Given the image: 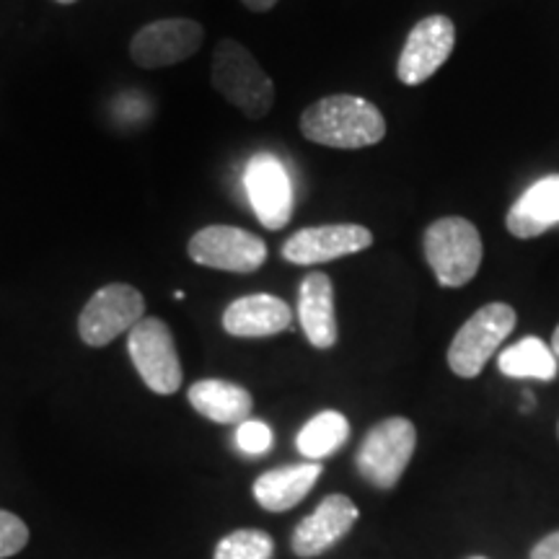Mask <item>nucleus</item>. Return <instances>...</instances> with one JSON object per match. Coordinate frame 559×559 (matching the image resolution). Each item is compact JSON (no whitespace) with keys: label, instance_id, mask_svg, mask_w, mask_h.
<instances>
[{"label":"nucleus","instance_id":"14","mask_svg":"<svg viewBox=\"0 0 559 559\" xmlns=\"http://www.w3.org/2000/svg\"><path fill=\"white\" fill-rule=\"evenodd\" d=\"M290 306L283 298L267 296V293L243 296L228 304V309L223 311V330L230 337L241 340L272 337V334L290 330Z\"/></svg>","mask_w":559,"mask_h":559},{"label":"nucleus","instance_id":"7","mask_svg":"<svg viewBox=\"0 0 559 559\" xmlns=\"http://www.w3.org/2000/svg\"><path fill=\"white\" fill-rule=\"evenodd\" d=\"M145 298L128 283H109L88 298L79 317V334L88 347H107L143 319Z\"/></svg>","mask_w":559,"mask_h":559},{"label":"nucleus","instance_id":"13","mask_svg":"<svg viewBox=\"0 0 559 559\" xmlns=\"http://www.w3.org/2000/svg\"><path fill=\"white\" fill-rule=\"evenodd\" d=\"M360 510L347 495H326L311 515H306L293 531L290 547L296 557L311 559L324 555L334 544L347 536V531L358 523Z\"/></svg>","mask_w":559,"mask_h":559},{"label":"nucleus","instance_id":"28","mask_svg":"<svg viewBox=\"0 0 559 559\" xmlns=\"http://www.w3.org/2000/svg\"><path fill=\"white\" fill-rule=\"evenodd\" d=\"M469 559H487V557H479V555H477V557H469Z\"/></svg>","mask_w":559,"mask_h":559},{"label":"nucleus","instance_id":"21","mask_svg":"<svg viewBox=\"0 0 559 559\" xmlns=\"http://www.w3.org/2000/svg\"><path fill=\"white\" fill-rule=\"evenodd\" d=\"M272 555H275V542L267 531L239 528L223 536L213 559H272Z\"/></svg>","mask_w":559,"mask_h":559},{"label":"nucleus","instance_id":"22","mask_svg":"<svg viewBox=\"0 0 559 559\" xmlns=\"http://www.w3.org/2000/svg\"><path fill=\"white\" fill-rule=\"evenodd\" d=\"M275 443V436H272L270 425L260 423V419H247V423L239 425L236 430V445L247 453V456H262L267 453Z\"/></svg>","mask_w":559,"mask_h":559},{"label":"nucleus","instance_id":"6","mask_svg":"<svg viewBox=\"0 0 559 559\" xmlns=\"http://www.w3.org/2000/svg\"><path fill=\"white\" fill-rule=\"evenodd\" d=\"M132 366L153 394L171 396L181 386V360L177 342L164 319L143 317L128 332Z\"/></svg>","mask_w":559,"mask_h":559},{"label":"nucleus","instance_id":"17","mask_svg":"<svg viewBox=\"0 0 559 559\" xmlns=\"http://www.w3.org/2000/svg\"><path fill=\"white\" fill-rule=\"evenodd\" d=\"M321 477L319 461H306V464H290L270 469L254 481V500L270 513H285L296 508L306 495L311 492Z\"/></svg>","mask_w":559,"mask_h":559},{"label":"nucleus","instance_id":"26","mask_svg":"<svg viewBox=\"0 0 559 559\" xmlns=\"http://www.w3.org/2000/svg\"><path fill=\"white\" fill-rule=\"evenodd\" d=\"M551 353H555V358H557V362H559V326L555 330V334H551Z\"/></svg>","mask_w":559,"mask_h":559},{"label":"nucleus","instance_id":"27","mask_svg":"<svg viewBox=\"0 0 559 559\" xmlns=\"http://www.w3.org/2000/svg\"><path fill=\"white\" fill-rule=\"evenodd\" d=\"M60 5H70V3H75V0H58Z\"/></svg>","mask_w":559,"mask_h":559},{"label":"nucleus","instance_id":"15","mask_svg":"<svg viewBox=\"0 0 559 559\" xmlns=\"http://www.w3.org/2000/svg\"><path fill=\"white\" fill-rule=\"evenodd\" d=\"M298 319L306 340L317 349L337 345V313H334V285L324 272L304 277L298 293Z\"/></svg>","mask_w":559,"mask_h":559},{"label":"nucleus","instance_id":"12","mask_svg":"<svg viewBox=\"0 0 559 559\" xmlns=\"http://www.w3.org/2000/svg\"><path fill=\"white\" fill-rule=\"evenodd\" d=\"M249 202L264 228L280 230L293 218V181L283 164L270 153H260L249 160L243 171Z\"/></svg>","mask_w":559,"mask_h":559},{"label":"nucleus","instance_id":"16","mask_svg":"<svg viewBox=\"0 0 559 559\" xmlns=\"http://www.w3.org/2000/svg\"><path fill=\"white\" fill-rule=\"evenodd\" d=\"M559 223V177L539 179L508 210L506 228L515 239H536Z\"/></svg>","mask_w":559,"mask_h":559},{"label":"nucleus","instance_id":"8","mask_svg":"<svg viewBox=\"0 0 559 559\" xmlns=\"http://www.w3.org/2000/svg\"><path fill=\"white\" fill-rule=\"evenodd\" d=\"M187 254L200 267L251 275L267 262V243L236 226H205L187 243Z\"/></svg>","mask_w":559,"mask_h":559},{"label":"nucleus","instance_id":"3","mask_svg":"<svg viewBox=\"0 0 559 559\" xmlns=\"http://www.w3.org/2000/svg\"><path fill=\"white\" fill-rule=\"evenodd\" d=\"M425 260L443 288H464L481 267V236L472 221L440 218L430 223L423 234Z\"/></svg>","mask_w":559,"mask_h":559},{"label":"nucleus","instance_id":"24","mask_svg":"<svg viewBox=\"0 0 559 559\" xmlns=\"http://www.w3.org/2000/svg\"><path fill=\"white\" fill-rule=\"evenodd\" d=\"M531 559H559V531L544 536V539L531 549Z\"/></svg>","mask_w":559,"mask_h":559},{"label":"nucleus","instance_id":"4","mask_svg":"<svg viewBox=\"0 0 559 559\" xmlns=\"http://www.w3.org/2000/svg\"><path fill=\"white\" fill-rule=\"evenodd\" d=\"M515 309L508 304L481 306L466 319L449 347V368L459 379H477L485 366L498 353V347L515 330Z\"/></svg>","mask_w":559,"mask_h":559},{"label":"nucleus","instance_id":"2","mask_svg":"<svg viewBox=\"0 0 559 559\" xmlns=\"http://www.w3.org/2000/svg\"><path fill=\"white\" fill-rule=\"evenodd\" d=\"M213 88L234 104L249 120H262L275 104V83L264 73L260 62L236 39H221L215 45L213 66H210Z\"/></svg>","mask_w":559,"mask_h":559},{"label":"nucleus","instance_id":"11","mask_svg":"<svg viewBox=\"0 0 559 559\" xmlns=\"http://www.w3.org/2000/svg\"><path fill=\"white\" fill-rule=\"evenodd\" d=\"M373 243V234L358 223H332V226L300 228L283 243V260L298 267L324 264L358 254Z\"/></svg>","mask_w":559,"mask_h":559},{"label":"nucleus","instance_id":"1","mask_svg":"<svg viewBox=\"0 0 559 559\" xmlns=\"http://www.w3.org/2000/svg\"><path fill=\"white\" fill-rule=\"evenodd\" d=\"M300 132L306 140L326 148L358 151L381 143L386 135V120L381 109L362 96L332 94L304 109Z\"/></svg>","mask_w":559,"mask_h":559},{"label":"nucleus","instance_id":"23","mask_svg":"<svg viewBox=\"0 0 559 559\" xmlns=\"http://www.w3.org/2000/svg\"><path fill=\"white\" fill-rule=\"evenodd\" d=\"M29 544V528L19 515L0 510V559L19 555Z\"/></svg>","mask_w":559,"mask_h":559},{"label":"nucleus","instance_id":"5","mask_svg":"<svg viewBox=\"0 0 559 559\" xmlns=\"http://www.w3.org/2000/svg\"><path fill=\"white\" fill-rule=\"evenodd\" d=\"M417 449V430L407 417H389L368 430L362 438L355 466L368 485L391 489L400 485Z\"/></svg>","mask_w":559,"mask_h":559},{"label":"nucleus","instance_id":"9","mask_svg":"<svg viewBox=\"0 0 559 559\" xmlns=\"http://www.w3.org/2000/svg\"><path fill=\"white\" fill-rule=\"evenodd\" d=\"M453 47H456L453 21L443 13L425 16L412 26L409 37L404 41L400 62H396V75H400L404 86H419L445 66Z\"/></svg>","mask_w":559,"mask_h":559},{"label":"nucleus","instance_id":"19","mask_svg":"<svg viewBox=\"0 0 559 559\" xmlns=\"http://www.w3.org/2000/svg\"><path fill=\"white\" fill-rule=\"evenodd\" d=\"M498 368L508 379H536L555 381L557 379V358L551 347L539 337H523L498 355Z\"/></svg>","mask_w":559,"mask_h":559},{"label":"nucleus","instance_id":"10","mask_svg":"<svg viewBox=\"0 0 559 559\" xmlns=\"http://www.w3.org/2000/svg\"><path fill=\"white\" fill-rule=\"evenodd\" d=\"M205 29L192 19H160L143 26L130 41V58L138 68H169L190 60L202 47Z\"/></svg>","mask_w":559,"mask_h":559},{"label":"nucleus","instance_id":"25","mask_svg":"<svg viewBox=\"0 0 559 559\" xmlns=\"http://www.w3.org/2000/svg\"><path fill=\"white\" fill-rule=\"evenodd\" d=\"M243 5H247L249 11H254V13H264V11H270L272 5H277V0H241Z\"/></svg>","mask_w":559,"mask_h":559},{"label":"nucleus","instance_id":"18","mask_svg":"<svg viewBox=\"0 0 559 559\" xmlns=\"http://www.w3.org/2000/svg\"><path fill=\"white\" fill-rule=\"evenodd\" d=\"M190 404L202 417L213 419L218 425H241L247 423L254 400L239 383H230L223 379H205L190 386Z\"/></svg>","mask_w":559,"mask_h":559},{"label":"nucleus","instance_id":"20","mask_svg":"<svg viewBox=\"0 0 559 559\" xmlns=\"http://www.w3.org/2000/svg\"><path fill=\"white\" fill-rule=\"evenodd\" d=\"M349 438V423L342 412L324 409L304 425L296 438L298 453L309 461H321L337 453Z\"/></svg>","mask_w":559,"mask_h":559}]
</instances>
